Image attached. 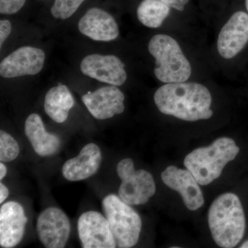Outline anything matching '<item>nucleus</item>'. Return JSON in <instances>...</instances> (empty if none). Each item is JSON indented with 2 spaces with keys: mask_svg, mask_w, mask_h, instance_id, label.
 <instances>
[{
  "mask_svg": "<svg viewBox=\"0 0 248 248\" xmlns=\"http://www.w3.org/2000/svg\"><path fill=\"white\" fill-rule=\"evenodd\" d=\"M117 174L122 179L119 197L130 205H143L154 196L156 186L151 173L136 170L133 159H124L117 164Z\"/></svg>",
  "mask_w": 248,
  "mask_h": 248,
  "instance_id": "423d86ee",
  "label": "nucleus"
},
{
  "mask_svg": "<svg viewBox=\"0 0 248 248\" xmlns=\"http://www.w3.org/2000/svg\"><path fill=\"white\" fill-rule=\"evenodd\" d=\"M27 217L20 204L9 202L0 208V246L14 248L24 236Z\"/></svg>",
  "mask_w": 248,
  "mask_h": 248,
  "instance_id": "2eb2a0df",
  "label": "nucleus"
},
{
  "mask_svg": "<svg viewBox=\"0 0 248 248\" xmlns=\"http://www.w3.org/2000/svg\"><path fill=\"white\" fill-rule=\"evenodd\" d=\"M154 102L161 113L186 122L206 120L213 115L211 93L198 82L164 84L155 91Z\"/></svg>",
  "mask_w": 248,
  "mask_h": 248,
  "instance_id": "f257e3e1",
  "label": "nucleus"
},
{
  "mask_svg": "<svg viewBox=\"0 0 248 248\" xmlns=\"http://www.w3.org/2000/svg\"><path fill=\"white\" fill-rule=\"evenodd\" d=\"M9 195V189L3 184H0V203H2Z\"/></svg>",
  "mask_w": 248,
  "mask_h": 248,
  "instance_id": "393cba45",
  "label": "nucleus"
},
{
  "mask_svg": "<svg viewBox=\"0 0 248 248\" xmlns=\"http://www.w3.org/2000/svg\"><path fill=\"white\" fill-rule=\"evenodd\" d=\"M248 42V14L237 11L223 24L217 39V53L222 59L231 60L243 50Z\"/></svg>",
  "mask_w": 248,
  "mask_h": 248,
  "instance_id": "6e6552de",
  "label": "nucleus"
},
{
  "mask_svg": "<svg viewBox=\"0 0 248 248\" xmlns=\"http://www.w3.org/2000/svg\"><path fill=\"white\" fill-rule=\"evenodd\" d=\"M19 154V146L16 140L9 133L0 131V161L10 162Z\"/></svg>",
  "mask_w": 248,
  "mask_h": 248,
  "instance_id": "412c9836",
  "label": "nucleus"
},
{
  "mask_svg": "<svg viewBox=\"0 0 248 248\" xmlns=\"http://www.w3.org/2000/svg\"><path fill=\"white\" fill-rule=\"evenodd\" d=\"M6 173H7V169L3 162H1L0 164V180H2L3 178L6 176Z\"/></svg>",
  "mask_w": 248,
  "mask_h": 248,
  "instance_id": "a878e982",
  "label": "nucleus"
},
{
  "mask_svg": "<svg viewBox=\"0 0 248 248\" xmlns=\"http://www.w3.org/2000/svg\"><path fill=\"white\" fill-rule=\"evenodd\" d=\"M74 106V97L66 85L59 84L51 88L46 94V113L56 123L66 122L69 111Z\"/></svg>",
  "mask_w": 248,
  "mask_h": 248,
  "instance_id": "a211bd4d",
  "label": "nucleus"
},
{
  "mask_svg": "<svg viewBox=\"0 0 248 248\" xmlns=\"http://www.w3.org/2000/svg\"><path fill=\"white\" fill-rule=\"evenodd\" d=\"M171 8L160 0H141L137 8L139 22L148 29H159L170 15Z\"/></svg>",
  "mask_w": 248,
  "mask_h": 248,
  "instance_id": "6ab92c4d",
  "label": "nucleus"
},
{
  "mask_svg": "<svg viewBox=\"0 0 248 248\" xmlns=\"http://www.w3.org/2000/svg\"><path fill=\"white\" fill-rule=\"evenodd\" d=\"M37 231L42 244L47 248H63L71 232L66 214L55 207L46 209L37 218Z\"/></svg>",
  "mask_w": 248,
  "mask_h": 248,
  "instance_id": "9d476101",
  "label": "nucleus"
},
{
  "mask_svg": "<svg viewBox=\"0 0 248 248\" xmlns=\"http://www.w3.org/2000/svg\"><path fill=\"white\" fill-rule=\"evenodd\" d=\"M12 31V24L9 19H2L0 20V48H2L3 45L11 35Z\"/></svg>",
  "mask_w": 248,
  "mask_h": 248,
  "instance_id": "5701e85b",
  "label": "nucleus"
},
{
  "mask_svg": "<svg viewBox=\"0 0 248 248\" xmlns=\"http://www.w3.org/2000/svg\"><path fill=\"white\" fill-rule=\"evenodd\" d=\"M86 0H53L50 9L52 17L58 20L71 18Z\"/></svg>",
  "mask_w": 248,
  "mask_h": 248,
  "instance_id": "aec40b11",
  "label": "nucleus"
},
{
  "mask_svg": "<svg viewBox=\"0 0 248 248\" xmlns=\"http://www.w3.org/2000/svg\"><path fill=\"white\" fill-rule=\"evenodd\" d=\"M24 132L34 151L40 156H51L57 153L61 145L59 137L46 132L38 114L32 113L27 117Z\"/></svg>",
  "mask_w": 248,
  "mask_h": 248,
  "instance_id": "f3484780",
  "label": "nucleus"
},
{
  "mask_svg": "<svg viewBox=\"0 0 248 248\" xmlns=\"http://www.w3.org/2000/svg\"><path fill=\"white\" fill-rule=\"evenodd\" d=\"M165 4H167L171 9L177 11H183L186 6L188 4L190 0H160Z\"/></svg>",
  "mask_w": 248,
  "mask_h": 248,
  "instance_id": "b1692460",
  "label": "nucleus"
},
{
  "mask_svg": "<svg viewBox=\"0 0 248 248\" xmlns=\"http://www.w3.org/2000/svg\"><path fill=\"white\" fill-rule=\"evenodd\" d=\"M46 54L42 49L25 46L5 57L0 63V76L5 79L32 76L45 66Z\"/></svg>",
  "mask_w": 248,
  "mask_h": 248,
  "instance_id": "1a4fd4ad",
  "label": "nucleus"
},
{
  "mask_svg": "<svg viewBox=\"0 0 248 248\" xmlns=\"http://www.w3.org/2000/svg\"><path fill=\"white\" fill-rule=\"evenodd\" d=\"M148 50L155 59L154 74L163 84L188 81L192 74L190 60L175 38L165 33L151 37Z\"/></svg>",
  "mask_w": 248,
  "mask_h": 248,
  "instance_id": "7ed1b4c3",
  "label": "nucleus"
},
{
  "mask_svg": "<svg viewBox=\"0 0 248 248\" xmlns=\"http://www.w3.org/2000/svg\"><path fill=\"white\" fill-rule=\"evenodd\" d=\"M239 151L234 140L219 138L210 146L191 152L184 159V166L200 185H208L220 177L225 166L236 158Z\"/></svg>",
  "mask_w": 248,
  "mask_h": 248,
  "instance_id": "20e7f679",
  "label": "nucleus"
},
{
  "mask_svg": "<svg viewBox=\"0 0 248 248\" xmlns=\"http://www.w3.org/2000/svg\"><path fill=\"white\" fill-rule=\"evenodd\" d=\"M26 3L27 0H0V14L3 16L17 14Z\"/></svg>",
  "mask_w": 248,
  "mask_h": 248,
  "instance_id": "4be33fe9",
  "label": "nucleus"
},
{
  "mask_svg": "<svg viewBox=\"0 0 248 248\" xmlns=\"http://www.w3.org/2000/svg\"><path fill=\"white\" fill-rule=\"evenodd\" d=\"M100 148L94 143L86 145L76 157L68 160L62 167V174L70 182H79L94 175L102 163Z\"/></svg>",
  "mask_w": 248,
  "mask_h": 248,
  "instance_id": "dca6fc26",
  "label": "nucleus"
},
{
  "mask_svg": "<svg viewBox=\"0 0 248 248\" xmlns=\"http://www.w3.org/2000/svg\"><path fill=\"white\" fill-rule=\"evenodd\" d=\"M102 207L117 247L132 248L138 244L141 231V219L138 213L115 195L107 196Z\"/></svg>",
  "mask_w": 248,
  "mask_h": 248,
  "instance_id": "39448f33",
  "label": "nucleus"
},
{
  "mask_svg": "<svg viewBox=\"0 0 248 248\" xmlns=\"http://www.w3.org/2000/svg\"><path fill=\"white\" fill-rule=\"evenodd\" d=\"M78 27L82 35L95 42H112L117 40L120 34L115 17L99 6L88 9L80 18Z\"/></svg>",
  "mask_w": 248,
  "mask_h": 248,
  "instance_id": "ddd939ff",
  "label": "nucleus"
},
{
  "mask_svg": "<svg viewBox=\"0 0 248 248\" xmlns=\"http://www.w3.org/2000/svg\"><path fill=\"white\" fill-rule=\"evenodd\" d=\"M81 100L93 117L99 120L112 118L123 113L125 95L118 86L108 85L94 91H89Z\"/></svg>",
  "mask_w": 248,
  "mask_h": 248,
  "instance_id": "f8f14e48",
  "label": "nucleus"
},
{
  "mask_svg": "<svg viewBox=\"0 0 248 248\" xmlns=\"http://www.w3.org/2000/svg\"><path fill=\"white\" fill-rule=\"evenodd\" d=\"M161 179L168 187L180 194L188 210L196 211L203 206V195L200 184L188 170L169 166L161 173Z\"/></svg>",
  "mask_w": 248,
  "mask_h": 248,
  "instance_id": "4468645a",
  "label": "nucleus"
},
{
  "mask_svg": "<svg viewBox=\"0 0 248 248\" xmlns=\"http://www.w3.org/2000/svg\"><path fill=\"white\" fill-rule=\"evenodd\" d=\"M241 248H248V241H245L244 244L241 245Z\"/></svg>",
  "mask_w": 248,
  "mask_h": 248,
  "instance_id": "bb28decb",
  "label": "nucleus"
},
{
  "mask_svg": "<svg viewBox=\"0 0 248 248\" xmlns=\"http://www.w3.org/2000/svg\"><path fill=\"white\" fill-rule=\"evenodd\" d=\"M246 10H247L248 14V0H246Z\"/></svg>",
  "mask_w": 248,
  "mask_h": 248,
  "instance_id": "cd10ccee",
  "label": "nucleus"
},
{
  "mask_svg": "<svg viewBox=\"0 0 248 248\" xmlns=\"http://www.w3.org/2000/svg\"><path fill=\"white\" fill-rule=\"evenodd\" d=\"M80 71L91 79L118 87L128 79L125 63L114 55H86L80 63Z\"/></svg>",
  "mask_w": 248,
  "mask_h": 248,
  "instance_id": "0eeeda50",
  "label": "nucleus"
},
{
  "mask_svg": "<svg viewBox=\"0 0 248 248\" xmlns=\"http://www.w3.org/2000/svg\"><path fill=\"white\" fill-rule=\"evenodd\" d=\"M208 225L214 241L219 247L237 246L246 231V217L238 196L225 193L217 197L210 205Z\"/></svg>",
  "mask_w": 248,
  "mask_h": 248,
  "instance_id": "f03ea898",
  "label": "nucleus"
},
{
  "mask_svg": "<svg viewBox=\"0 0 248 248\" xmlns=\"http://www.w3.org/2000/svg\"><path fill=\"white\" fill-rule=\"evenodd\" d=\"M78 232L82 248H117L107 217L98 212L88 211L80 216Z\"/></svg>",
  "mask_w": 248,
  "mask_h": 248,
  "instance_id": "9b49d317",
  "label": "nucleus"
}]
</instances>
